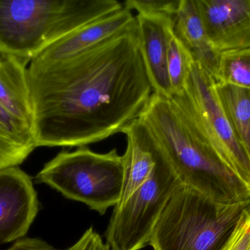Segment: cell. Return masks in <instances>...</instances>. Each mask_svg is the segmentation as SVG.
Masks as SVG:
<instances>
[{
    "label": "cell",
    "instance_id": "6da1fadb",
    "mask_svg": "<svg viewBox=\"0 0 250 250\" xmlns=\"http://www.w3.org/2000/svg\"><path fill=\"white\" fill-rule=\"evenodd\" d=\"M36 147H83L139 118L154 93L137 26L64 60L28 68Z\"/></svg>",
    "mask_w": 250,
    "mask_h": 250
},
{
    "label": "cell",
    "instance_id": "7a4b0ae2",
    "mask_svg": "<svg viewBox=\"0 0 250 250\" xmlns=\"http://www.w3.org/2000/svg\"><path fill=\"white\" fill-rule=\"evenodd\" d=\"M140 118L154 135L182 184L220 204L250 199V189L222 160L189 113L153 93Z\"/></svg>",
    "mask_w": 250,
    "mask_h": 250
},
{
    "label": "cell",
    "instance_id": "3957f363",
    "mask_svg": "<svg viewBox=\"0 0 250 250\" xmlns=\"http://www.w3.org/2000/svg\"><path fill=\"white\" fill-rule=\"evenodd\" d=\"M123 7L117 0H0V56L30 63L57 40Z\"/></svg>",
    "mask_w": 250,
    "mask_h": 250
},
{
    "label": "cell",
    "instance_id": "277c9868",
    "mask_svg": "<svg viewBox=\"0 0 250 250\" xmlns=\"http://www.w3.org/2000/svg\"><path fill=\"white\" fill-rule=\"evenodd\" d=\"M250 214V199L220 204L186 185L175 189L156 224L153 250H223Z\"/></svg>",
    "mask_w": 250,
    "mask_h": 250
},
{
    "label": "cell",
    "instance_id": "5b68a950",
    "mask_svg": "<svg viewBox=\"0 0 250 250\" xmlns=\"http://www.w3.org/2000/svg\"><path fill=\"white\" fill-rule=\"evenodd\" d=\"M71 201L104 215L120 202L124 182V157L116 148L99 154L86 146L63 151L35 178Z\"/></svg>",
    "mask_w": 250,
    "mask_h": 250
},
{
    "label": "cell",
    "instance_id": "8992f818",
    "mask_svg": "<svg viewBox=\"0 0 250 250\" xmlns=\"http://www.w3.org/2000/svg\"><path fill=\"white\" fill-rule=\"evenodd\" d=\"M181 182L160 146L148 180L114 207L105 230L111 250H140L149 244L156 224Z\"/></svg>",
    "mask_w": 250,
    "mask_h": 250
},
{
    "label": "cell",
    "instance_id": "52a82bcc",
    "mask_svg": "<svg viewBox=\"0 0 250 250\" xmlns=\"http://www.w3.org/2000/svg\"><path fill=\"white\" fill-rule=\"evenodd\" d=\"M215 82L194 62L185 91L171 98L189 113L219 157L250 189V158L220 106Z\"/></svg>",
    "mask_w": 250,
    "mask_h": 250
},
{
    "label": "cell",
    "instance_id": "ba28073f",
    "mask_svg": "<svg viewBox=\"0 0 250 250\" xmlns=\"http://www.w3.org/2000/svg\"><path fill=\"white\" fill-rule=\"evenodd\" d=\"M38 211L32 179L19 166L0 170V247L24 238Z\"/></svg>",
    "mask_w": 250,
    "mask_h": 250
},
{
    "label": "cell",
    "instance_id": "9c48e42d",
    "mask_svg": "<svg viewBox=\"0 0 250 250\" xmlns=\"http://www.w3.org/2000/svg\"><path fill=\"white\" fill-rule=\"evenodd\" d=\"M219 54L250 48V0H192Z\"/></svg>",
    "mask_w": 250,
    "mask_h": 250
},
{
    "label": "cell",
    "instance_id": "30bf717a",
    "mask_svg": "<svg viewBox=\"0 0 250 250\" xmlns=\"http://www.w3.org/2000/svg\"><path fill=\"white\" fill-rule=\"evenodd\" d=\"M136 26V16L124 6L120 10L92 21L57 40L40 52L32 61L49 63L64 60Z\"/></svg>",
    "mask_w": 250,
    "mask_h": 250
},
{
    "label": "cell",
    "instance_id": "8fae6325",
    "mask_svg": "<svg viewBox=\"0 0 250 250\" xmlns=\"http://www.w3.org/2000/svg\"><path fill=\"white\" fill-rule=\"evenodd\" d=\"M136 21L140 51L154 94L170 98L171 87L167 66V29L173 19L138 14Z\"/></svg>",
    "mask_w": 250,
    "mask_h": 250
},
{
    "label": "cell",
    "instance_id": "7c38bea8",
    "mask_svg": "<svg viewBox=\"0 0 250 250\" xmlns=\"http://www.w3.org/2000/svg\"><path fill=\"white\" fill-rule=\"evenodd\" d=\"M126 149L124 157V182L120 202L121 205L151 176L157 162L160 145L141 118L125 128Z\"/></svg>",
    "mask_w": 250,
    "mask_h": 250
},
{
    "label": "cell",
    "instance_id": "4fadbf2b",
    "mask_svg": "<svg viewBox=\"0 0 250 250\" xmlns=\"http://www.w3.org/2000/svg\"><path fill=\"white\" fill-rule=\"evenodd\" d=\"M173 26L194 62L217 82L220 54L213 48L192 0H181L179 10L173 18Z\"/></svg>",
    "mask_w": 250,
    "mask_h": 250
},
{
    "label": "cell",
    "instance_id": "5bb4252c",
    "mask_svg": "<svg viewBox=\"0 0 250 250\" xmlns=\"http://www.w3.org/2000/svg\"><path fill=\"white\" fill-rule=\"evenodd\" d=\"M27 64L16 57L0 56V104L32 130L33 113Z\"/></svg>",
    "mask_w": 250,
    "mask_h": 250
},
{
    "label": "cell",
    "instance_id": "9a60e30c",
    "mask_svg": "<svg viewBox=\"0 0 250 250\" xmlns=\"http://www.w3.org/2000/svg\"><path fill=\"white\" fill-rule=\"evenodd\" d=\"M36 148L32 129L0 104V170L19 166Z\"/></svg>",
    "mask_w": 250,
    "mask_h": 250
},
{
    "label": "cell",
    "instance_id": "2e32d148",
    "mask_svg": "<svg viewBox=\"0 0 250 250\" xmlns=\"http://www.w3.org/2000/svg\"><path fill=\"white\" fill-rule=\"evenodd\" d=\"M215 91L236 139L250 158V89L215 82Z\"/></svg>",
    "mask_w": 250,
    "mask_h": 250
},
{
    "label": "cell",
    "instance_id": "e0dca14e",
    "mask_svg": "<svg viewBox=\"0 0 250 250\" xmlns=\"http://www.w3.org/2000/svg\"><path fill=\"white\" fill-rule=\"evenodd\" d=\"M173 23L167 29V66L172 95L185 91L194 63L192 56L173 30ZM171 95V96H172Z\"/></svg>",
    "mask_w": 250,
    "mask_h": 250
},
{
    "label": "cell",
    "instance_id": "ac0fdd59",
    "mask_svg": "<svg viewBox=\"0 0 250 250\" xmlns=\"http://www.w3.org/2000/svg\"><path fill=\"white\" fill-rule=\"evenodd\" d=\"M250 89V48L220 54L217 82Z\"/></svg>",
    "mask_w": 250,
    "mask_h": 250
},
{
    "label": "cell",
    "instance_id": "d6986e66",
    "mask_svg": "<svg viewBox=\"0 0 250 250\" xmlns=\"http://www.w3.org/2000/svg\"><path fill=\"white\" fill-rule=\"evenodd\" d=\"M181 0H126L124 6L138 14L162 16L173 19L179 10Z\"/></svg>",
    "mask_w": 250,
    "mask_h": 250
},
{
    "label": "cell",
    "instance_id": "ffe728a7",
    "mask_svg": "<svg viewBox=\"0 0 250 250\" xmlns=\"http://www.w3.org/2000/svg\"><path fill=\"white\" fill-rule=\"evenodd\" d=\"M223 250H250V214L242 220Z\"/></svg>",
    "mask_w": 250,
    "mask_h": 250
},
{
    "label": "cell",
    "instance_id": "44dd1931",
    "mask_svg": "<svg viewBox=\"0 0 250 250\" xmlns=\"http://www.w3.org/2000/svg\"><path fill=\"white\" fill-rule=\"evenodd\" d=\"M65 250H111L107 242H104L101 235L90 227L73 246Z\"/></svg>",
    "mask_w": 250,
    "mask_h": 250
},
{
    "label": "cell",
    "instance_id": "7402d4cb",
    "mask_svg": "<svg viewBox=\"0 0 250 250\" xmlns=\"http://www.w3.org/2000/svg\"><path fill=\"white\" fill-rule=\"evenodd\" d=\"M6 250H60L38 238H23Z\"/></svg>",
    "mask_w": 250,
    "mask_h": 250
}]
</instances>
